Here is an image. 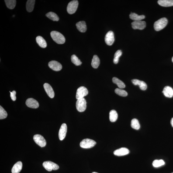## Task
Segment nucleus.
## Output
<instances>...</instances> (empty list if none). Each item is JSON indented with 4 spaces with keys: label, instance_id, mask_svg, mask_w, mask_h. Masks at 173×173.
<instances>
[{
    "label": "nucleus",
    "instance_id": "obj_1",
    "mask_svg": "<svg viewBox=\"0 0 173 173\" xmlns=\"http://www.w3.org/2000/svg\"><path fill=\"white\" fill-rule=\"evenodd\" d=\"M50 35L53 40L58 44H63L65 42V37L59 32L53 31L51 32Z\"/></svg>",
    "mask_w": 173,
    "mask_h": 173
},
{
    "label": "nucleus",
    "instance_id": "obj_2",
    "mask_svg": "<svg viewBox=\"0 0 173 173\" xmlns=\"http://www.w3.org/2000/svg\"><path fill=\"white\" fill-rule=\"evenodd\" d=\"M168 23V20L166 18L164 17L159 19L154 24V28L155 30L159 31L162 30L166 26Z\"/></svg>",
    "mask_w": 173,
    "mask_h": 173
},
{
    "label": "nucleus",
    "instance_id": "obj_3",
    "mask_svg": "<svg viewBox=\"0 0 173 173\" xmlns=\"http://www.w3.org/2000/svg\"><path fill=\"white\" fill-rule=\"evenodd\" d=\"M96 144L95 141L89 139H84L80 143V146L84 148H90L94 147Z\"/></svg>",
    "mask_w": 173,
    "mask_h": 173
},
{
    "label": "nucleus",
    "instance_id": "obj_4",
    "mask_svg": "<svg viewBox=\"0 0 173 173\" xmlns=\"http://www.w3.org/2000/svg\"><path fill=\"white\" fill-rule=\"evenodd\" d=\"M78 1L74 0L69 3L67 5V10L70 14H74L76 11L78 6Z\"/></svg>",
    "mask_w": 173,
    "mask_h": 173
},
{
    "label": "nucleus",
    "instance_id": "obj_5",
    "mask_svg": "<svg viewBox=\"0 0 173 173\" xmlns=\"http://www.w3.org/2000/svg\"><path fill=\"white\" fill-rule=\"evenodd\" d=\"M76 108L79 112L84 111L87 108V102L84 98L77 100L76 104Z\"/></svg>",
    "mask_w": 173,
    "mask_h": 173
},
{
    "label": "nucleus",
    "instance_id": "obj_6",
    "mask_svg": "<svg viewBox=\"0 0 173 173\" xmlns=\"http://www.w3.org/2000/svg\"><path fill=\"white\" fill-rule=\"evenodd\" d=\"M44 167L49 171H51L52 170H57L59 169V166L57 164L50 161L44 162L43 163Z\"/></svg>",
    "mask_w": 173,
    "mask_h": 173
},
{
    "label": "nucleus",
    "instance_id": "obj_7",
    "mask_svg": "<svg viewBox=\"0 0 173 173\" xmlns=\"http://www.w3.org/2000/svg\"><path fill=\"white\" fill-rule=\"evenodd\" d=\"M88 94V91L86 87L81 86L77 90L76 98L77 100L84 98Z\"/></svg>",
    "mask_w": 173,
    "mask_h": 173
},
{
    "label": "nucleus",
    "instance_id": "obj_8",
    "mask_svg": "<svg viewBox=\"0 0 173 173\" xmlns=\"http://www.w3.org/2000/svg\"><path fill=\"white\" fill-rule=\"evenodd\" d=\"M33 140L37 144L41 147H45L47 144L44 138L40 135H35L33 137Z\"/></svg>",
    "mask_w": 173,
    "mask_h": 173
},
{
    "label": "nucleus",
    "instance_id": "obj_9",
    "mask_svg": "<svg viewBox=\"0 0 173 173\" xmlns=\"http://www.w3.org/2000/svg\"><path fill=\"white\" fill-rule=\"evenodd\" d=\"M105 43L108 45L111 46L115 41L114 35L113 32L110 31L107 33L105 37Z\"/></svg>",
    "mask_w": 173,
    "mask_h": 173
},
{
    "label": "nucleus",
    "instance_id": "obj_10",
    "mask_svg": "<svg viewBox=\"0 0 173 173\" xmlns=\"http://www.w3.org/2000/svg\"><path fill=\"white\" fill-rule=\"evenodd\" d=\"M132 28L134 29L142 30L146 27V22L145 21H134L132 23Z\"/></svg>",
    "mask_w": 173,
    "mask_h": 173
},
{
    "label": "nucleus",
    "instance_id": "obj_11",
    "mask_svg": "<svg viewBox=\"0 0 173 173\" xmlns=\"http://www.w3.org/2000/svg\"><path fill=\"white\" fill-rule=\"evenodd\" d=\"M48 65L52 70L56 71H60L62 68L61 64L56 61H50Z\"/></svg>",
    "mask_w": 173,
    "mask_h": 173
},
{
    "label": "nucleus",
    "instance_id": "obj_12",
    "mask_svg": "<svg viewBox=\"0 0 173 173\" xmlns=\"http://www.w3.org/2000/svg\"><path fill=\"white\" fill-rule=\"evenodd\" d=\"M67 131V126L65 123L61 125L59 130L58 136L60 140H62L65 138Z\"/></svg>",
    "mask_w": 173,
    "mask_h": 173
},
{
    "label": "nucleus",
    "instance_id": "obj_13",
    "mask_svg": "<svg viewBox=\"0 0 173 173\" xmlns=\"http://www.w3.org/2000/svg\"><path fill=\"white\" fill-rule=\"evenodd\" d=\"M26 104L28 107L33 108H37L39 106V103L33 98H28L26 101Z\"/></svg>",
    "mask_w": 173,
    "mask_h": 173
},
{
    "label": "nucleus",
    "instance_id": "obj_14",
    "mask_svg": "<svg viewBox=\"0 0 173 173\" xmlns=\"http://www.w3.org/2000/svg\"><path fill=\"white\" fill-rule=\"evenodd\" d=\"M43 86L45 91L49 96L51 98H54L55 96L54 91L50 84L47 83H45L44 84Z\"/></svg>",
    "mask_w": 173,
    "mask_h": 173
},
{
    "label": "nucleus",
    "instance_id": "obj_15",
    "mask_svg": "<svg viewBox=\"0 0 173 173\" xmlns=\"http://www.w3.org/2000/svg\"><path fill=\"white\" fill-rule=\"evenodd\" d=\"M130 153L128 149L125 147H122L115 150L114 154L115 155L117 156H122L126 155Z\"/></svg>",
    "mask_w": 173,
    "mask_h": 173
},
{
    "label": "nucleus",
    "instance_id": "obj_16",
    "mask_svg": "<svg viewBox=\"0 0 173 173\" xmlns=\"http://www.w3.org/2000/svg\"><path fill=\"white\" fill-rule=\"evenodd\" d=\"M132 82L134 85H139L140 89L142 90H145L147 88V86L146 83L143 81H141L137 79L132 80Z\"/></svg>",
    "mask_w": 173,
    "mask_h": 173
},
{
    "label": "nucleus",
    "instance_id": "obj_17",
    "mask_svg": "<svg viewBox=\"0 0 173 173\" xmlns=\"http://www.w3.org/2000/svg\"><path fill=\"white\" fill-rule=\"evenodd\" d=\"M162 92L167 97L171 98L173 96V90L170 86H166L164 87Z\"/></svg>",
    "mask_w": 173,
    "mask_h": 173
},
{
    "label": "nucleus",
    "instance_id": "obj_18",
    "mask_svg": "<svg viewBox=\"0 0 173 173\" xmlns=\"http://www.w3.org/2000/svg\"><path fill=\"white\" fill-rule=\"evenodd\" d=\"M77 29L81 33H85L87 30V26L85 22L84 21H81L77 22L76 24Z\"/></svg>",
    "mask_w": 173,
    "mask_h": 173
},
{
    "label": "nucleus",
    "instance_id": "obj_19",
    "mask_svg": "<svg viewBox=\"0 0 173 173\" xmlns=\"http://www.w3.org/2000/svg\"><path fill=\"white\" fill-rule=\"evenodd\" d=\"M22 166V163L21 162H18L13 167L11 171L12 173H19L21 171Z\"/></svg>",
    "mask_w": 173,
    "mask_h": 173
},
{
    "label": "nucleus",
    "instance_id": "obj_20",
    "mask_svg": "<svg viewBox=\"0 0 173 173\" xmlns=\"http://www.w3.org/2000/svg\"><path fill=\"white\" fill-rule=\"evenodd\" d=\"M37 43L40 47L45 48L47 47V43L43 37L40 36H38L36 38Z\"/></svg>",
    "mask_w": 173,
    "mask_h": 173
},
{
    "label": "nucleus",
    "instance_id": "obj_21",
    "mask_svg": "<svg viewBox=\"0 0 173 173\" xmlns=\"http://www.w3.org/2000/svg\"><path fill=\"white\" fill-rule=\"evenodd\" d=\"M158 3L161 6L169 7L173 6V0H159Z\"/></svg>",
    "mask_w": 173,
    "mask_h": 173
},
{
    "label": "nucleus",
    "instance_id": "obj_22",
    "mask_svg": "<svg viewBox=\"0 0 173 173\" xmlns=\"http://www.w3.org/2000/svg\"><path fill=\"white\" fill-rule=\"evenodd\" d=\"M145 17V15H139L134 13H131L130 15V18L134 21H141L142 20L144 19Z\"/></svg>",
    "mask_w": 173,
    "mask_h": 173
},
{
    "label": "nucleus",
    "instance_id": "obj_23",
    "mask_svg": "<svg viewBox=\"0 0 173 173\" xmlns=\"http://www.w3.org/2000/svg\"><path fill=\"white\" fill-rule=\"evenodd\" d=\"M35 1V0H28L26 3V8L27 10L29 12H31L33 11L34 8Z\"/></svg>",
    "mask_w": 173,
    "mask_h": 173
},
{
    "label": "nucleus",
    "instance_id": "obj_24",
    "mask_svg": "<svg viewBox=\"0 0 173 173\" xmlns=\"http://www.w3.org/2000/svg\"><path fill=\"white\" fill-rule=\"evenodd\" d=\"M100 60L98 56L96 55L93 56L91 62V65L93 68L95 69L97 68L100 64Z\"/></svg>",
    "mask_w": 173,
    "mask_h": 173
},
{
    "label": "nucleus",
    "instance_id": "obj_25",
    "mask_svg": "<svg viewBox=\"0 0 173 173\" xmlns=\"http://www.w3.org/2000/svg\"><path fill=\"white\" fill-rule=\"evenodd\" d=\"M118 115L117 112L114 110L111 111L109 112V119L112 122H114L117 120Z\"/></svg>",
    "mask_w": 173,
    "mask_h": 173
},
{
    "label": "nucleus",
    "instance_id": "obj_26",
    "mask_svg": "<svg viewBox=\"0 0 173 173\" xmlns=\"http://www.w3.org/2000/svg\"><path fill=\"white\" fill-rule=\"evenodd\" d=\"M5 4L8 8L13 9L15 7L16 1L15 0H5Z\"/></svg>",
    "mask_w": 173,
    "mask_h": 173
},
{
    "label": "nucleus",
    "instance_id": "obj_27",
    "mask_svg": "<svg viewBox=\"0 0 173 173\" xmlns=\"http://www.w3.org/2000/svg\"><path fill=\"white\" fill-rule=\"evenodd\" d=\"M46 15L47 17L54 21H58L59 20L58 16L54 12H49L46 14Z\"/></svg>",
    "mask_w": 173,
    "mask_h": 173
},
{
    "label": "nucleus",
    "instance_id": "obj_28",
    "mask_svg": "<svg viewBox=\"0 0 173 173\" xmlns=\"http://www.w3.org/2000/svg\"><path fill=\"white\" fill-rule=\"evenodd\" d=\"M112 82L117 85L120 88H123L126 87L124 83L116 77H114L112 79Z\"/></svg>",
    "mask_w": 173,
    "mask_h": 173
},
{
    "label": "nucleus",
    "instance_id": "obj_29",
    "mask_svg": "<svg viewBox=\"0 0 173 173\" xmlns=\"http://www.w3.org/2000/svg\"><path fill=\"white\" fill-rule=\"evenodd\" d=\"M131 126L133 128L138 130L140 128V125L138 120L136 119H133L132 120Z\"/></svg>",
    "mask_w": 173,
    "mask_h": 173
},
{
    "label": "nucleus",
    "instance_id": "obj_30",
    "mask_svg": "<svg viewBox=\"0 0 173 173\" xmlns=\"http://www.w3.org/2000/svg\"><path fill=\"white\" fill-rule=\"evenodd\" d=\"M71 59L72 62L76 65H80L82 64V62L75 55H73L71 56Z\"/></svg>",
    "mask_w": 173,
    "mask_h": 173
},
{
    "label": "nucleus",
    "instance_id": "obj_31",
    "mask_svg": "<svg viewBox=\"0 0 173 173\" xmlns=\"http://www.w3.org/2000/svg\"><path fill=\"white\" fill-rule=\"evenodd\" d=\"M122 54V51L121 50H118L115 52L113 60L114 64H117L118 62L119 57L121 56Z\"/></svg>",
    "mask_w": 173,
    "mask_h": 173
},
{
    "label": "nucleus",
    "instance_id": "obj_32",
    "mask_svg": "<svg viewBox=\"0 0 173 173\" xmlns=\"http://www.w3.org/2000/svg\"><path fill=\"white\" fill-rule=\"evenodd\" d=\"M115 92L117 95L122 97H126L128 95L126 91L120 88H116L115 90Z\"/></svg>",
    "mask_w": 173,
    "mask_h": 173
},
{
    "label": "nucleus",
    "instance_id": "obj_33",
    "mask_svg": "<svg viewBox=\"0 0 173 173\" xmlns=\"http://www.w3.org/2000/svg\"><path fill=\"white\" fill-rule=\"evenodd\" d=\"M165 164V162L163 160H154L152 164L153 166L155 167H158L164 165Z\"/></svg>",
    "mask_w": 173,
    "mask_h": 173
},
{
    "label": "nucleus",
    "instance_id": "obj_34",
    "mask_svg": "<svg viewBox=\"0 0 173 173\" xmlns=\"http://www.w3.org/2000/svg\"><path fill=\"white\" fill-rule=\"evenodd\" d=\"M8 116V114L3 108L0 106V119L1 120L5 118Z\"/></svg>",
    "mask_w": 173,
    "mask_h": 173
},
{
    "label": "nucleus",
    "instance_id": "obj_35",
    "mask_svg": "<svg viewBox=\"0 0 173 173\" xmlns=\"http://www.w3.org/2000/svg\"><path fill=\"white\" fill-rule=\"evenodd\" d=\"M10 97L12 100L15 101L16 100V92L15 91H13L12 92H10Z\"/></svg>",
    "mask_w": 173,
    "mask_h": 173
},
{
    "label": "nucleus",
    "instance_id": "obj_36",
    "mask_svg": "<svg viewBox=\"0 0 173 173\" xmlns=\"http://www.w3.org/2000/svg\"><path fill=\"white\" fill-rule=\"evenodd\" d=\"M171 126H172L173 127V117L171 119Z\"/></svg>",
    "mask_w": 173,
    "mask_h": 173
},
{
    "label": "nucleus",
    "instance_id": "obj_37",
    "mask_svg": "<svg viewBox=\"0 0 173 173\" xmlns=\"http://www.w3.org/2000/svg\"><path fill=\"white\" fill-rule=\"evenodd\" d=\"M172 62H173V57H172Z\"/></svg>",
    "mask_w": 173,
    "mask_h": 173
},
{
    "label": "nucleus",
    "instance_id": "obj_38",
    "mask_svg": "<svg viewBox=\"0 0 173 173\" xmlns=\"http://www.w3.org/2000/svg\"><path fill=\"white\" fill-rule=\"evenodd\" d=\"M92 173H98L96 172H93Z\"/></svg>",
    "mask_w": 173,
    "mask_h": 173
},
{
    "label": "nucleus",
    "instance_id": "obj_39",
    "mask_svg": "<svg viewBox=\"0 0 173 173\" xmlns=\"http://www.w3.org/2000/svg\"><path fill=\"white\" fill-rule=\"evenodd\" d=\"M15 16V15H13V17H14Z\"/></svg>",
    "mask_w": 173,
    "mask_h": 173
},
{
    "label": "nucleus",
    "instance_id": "obj_40",
    "mask_svg": "<svg viewBox=\"0 0 173 173\" xmlns=\"http://www.w3.org/2000/svg\"><path fill=\"white\" fill-rule=\"evenodd\" d=\"M173 173V172H172V173Z\"/></svg>",
    "mask_w": 173,
    "mask_h": 173
}]
</instances>
